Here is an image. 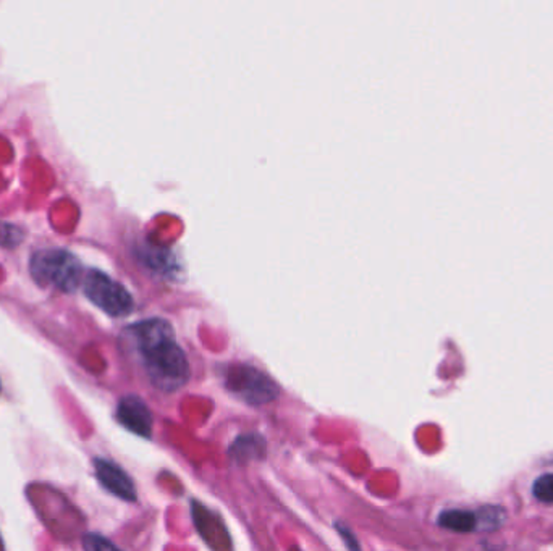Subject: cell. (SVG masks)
Here are the masks:
<instances>
[{
	"label": "cell",
	"mask_w": 553,
	"mask_h": 551,
	"mask_svg": "<svg viewBox=\"0 0 553 551\" xmlns=\"http://www.w3.org/2000/svg\"><path fill=\"white\" fill-rule=\"evenodd\" d=\"M133 337L149 382L157 390L177 391L190 380V362L175 332L164 319H147L131 325Z\"/></svg>",
	"instance_id": "1"
},
{
	"label": "cell",
	"mask_w": 553,
	"mask_h": 551,
	"mask_svg": "<svg viewBox=\"0 0 553 551\" xmlns=\"http://www.w3.org/2000/svg\"><path fill=\"white\" fill-rule=\"evenodd\" d=\"M31 276L36 284L51 286L63 293H73L83 276L77 257L65 249H42L34 253L30 262Z\"/></svg>",
	"instance_id": "2"
},
{
	"label": "cell",
	"mask_w": 553,
	"mask_h": 551,
	"mask_svg": "<svg viewBox=\"0 0 553 551\" xmlns=\"http://www.w3.org/2000/svg\"><path fill=\"white\" fill-rule=\"evenodd\" d=\"M225 376V387L233 393L237 398L243 399L248 405H266L272 399L276 398L278 388L276 382L266 376L261 370H258L246 364H235L229 366L223 372Z\"/></svg>",
	"instance_id": "3"
},
{
	"label": "cell",
	"mask_w": 553,
	"mask_h": 551,
	"mask_svg": "<svg viewBox=\"0 0 553 551\" xmlns=\"http://www.w3.org/2000/svg\"><path fill=\"white\" fill-rule=\"evenodd\" d=\"M83 290L86 298L89 299L94 306L102 309L106 314L125 317L133 313L135 303L128 290L100 270L91 268L89 272H86Z\"/></svg>",
	"instance_id": "4"
},
{
	"label": "cell",
	"mask_w": 553,
	"mask_h": 551,
	"mask_svg": "<svg viewBox=\"0 0 553 551\" xmlns=\"http://www.w3.org/2000/svg\"><path fill=\"white\" fill-rule=\"evenodd\" d=\"M117 419L135 435L149 438L153 434V414L143 399L128 395L117 406Z\"/></svg>",
	"instance_id": "5"
},
{
	"label": "cell",
	"mask_w": 553,
	"mask_h": 551,
	"mask_svg": "<svg viewBox=\"0 0 553 551\" xmlns=\"http://www.w3.org/2000/svg\"><path fill=\"white\" fill-rule=\"evenodd\" d=\"M94 467H96V477L106 490L110 491L116 497L122 498L125 501H136L138 495H136L135 483L122 467L117 466L112 461L100 460V458L94 461Z\"/></svg>",
	"instance_id": "6"
},
{
	"label": "cell",
	"mask_w": 553,
	"mask_h": 551,
	"mask_svg": "<svg viewBox=\"0 0 553 551\" xmlns=\"http://www.w3.org/2000/svg\"><path fill=\"white\" fill-rule=\"evenodd\" d=\"M438 526L454 532H473L477 530V511L448 509L438 516Z\"/></svg>",
	"instance_id": "7"
},
{
	"label": "cell",
	"mask_w": 553,
	"mask_h": 551,
	"mask_svg": "<svg viewBox=\"0 0 553 551\" xmlns=\"http://www.w3.org/2000/svg\"><path fill=\"white\" fill-rule=\"evenodd\" d=\"M264 446H266V444H264L261 436H241L231 446L230 454H233L235 460L239 462H245V461L254 460V458H261Z\"/></svg>",
	"instance_id": "8"
},
{
	"label": "cell",
	"mask_w": 553,
	"mask_h": 551,
	"mask_svg": "<svg viewBox=\"0 0 553 551\" xmlns=\"http://www.w3.org/2000/svg\"><path fill=\"white\" fill-rule=\"evenodd\" d=\"M505 524V511L499 506H485L477 511V530L491 532Z\"/></svg>",
	"instance_id": "9"
},
{
	"label": "cell",
	"mask_w": 553,
	"mask_h": 551,
	"mask_svg": "<svg viewBox=\"0 0 553 551\" xmlns=\"http://www.w3.org/2000/svg\"><path fill=\"white\" fill-rule=\"evenodd\" d=\"M532 493L542 503H553V474L540 475L532 485Z\"/></svg>",
	"instance_id": "10"
},
{
	"label": "cell",
	"mask_w": 553,
	"mask_h": 551,
	"mask_svg": "<svg viewBox=\"0 0 553 551\" xmlns=\"http://www.w3.org/2000/svg\"><path fill=\"white\" fill-rule=\"evenodd\" d=\"M22 237H23L22 231L18 230L16 227L0 222V245L7 246V247L16 246L20 243Z\"/></svg>",
	"instance_id": "11"
},
{
	"label": "cell",
	"mask_w": 553,
	"mask_h": 551,
	"mask_svg": "<svg viewBox=\"0 0 553 551\" xmlns=\"http://www.w3.org/2000/svg\"><path fill=\"white\" fill-rule=\"evenodd\" d=\"M85 548L88 550H106V548L112 550L117 546L112 542H108V538L91 534V536L85 537Z\"/></svg>",
	"instance_id": "12"
}]
</instances>
